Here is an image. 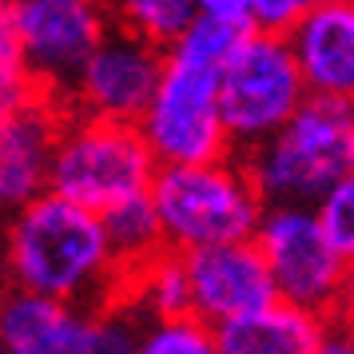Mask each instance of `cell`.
I'll return each instance as SVG.
<instances>
[{
    "label": "cell",
    "instance_id": "cell-1",
    "mask_svg": "<svg viewBox=\"0 0 354 354\" xmlns=\"http://www.w3.org/2000/svg\"><path fill=\"white\" fill-rule=\"evenodd\" d=\"M0 267L17 290L88 310L108 306L115 290L128 287L104 215L56 192H44L8 215L0 231Z\"/></svg>",
    "mask_w": 354,
    "mask_h": 354
},
{
    "label": "cell",
    "instance_id": "cell-2",
    "mask_svg": "<svg viewBox=\"0 0 354 354\" xmlns=\"http://www.w3.org/2000/svg\"><path fill=\"white\" fill-rule=\"evenodd\" d=\"M247 24L199 17L171 48H163V76L151 108L140 120L147 147L160 167L207 163L231 151L223 124V72L247 40Z\"/></svg>",
    "mask_w": 354,
    "mask_h": 354
},
{
    "label": "cell",
    "instance_id": "cell-3",
    "mask_svg": "<svg viewBox=\"0 0 354 354\" xmlns=\"http://www.w3.org/2000/svg\"><path fill=\"white\" fill-rule=\"evenodd\" d=\"M247 171L267 207H319L330 187L354 176V100L310 96L267 144L247 151Z\"/></svg>",
    "mask_w": 354,
    "mask_h": 354
},
{
    "label": "cell",
    "instance_id": "cell-4",
    "mask_svg": "<svg viewBox=\"0 0 354 354\" xmlns=\"http://www.w3.org/2000/svg\"><path fill=\"white\" fill-rule=\"evenodd\" d=\"M151 203L160 211L167 251L192 255L219 243L255 239L267 199L259 195L247 163L207 160V163H171L160 167L151 183Z\"/></svg>",
    "mask_w": 354,
    "mask_h": 354
},
{
    "label": "cell",
    "instance_id": "cell-5",
    "mask_svg": "<svg viewBox=\"0 0 354 354\" xmlns=\"http://www.w3.org/2000/svg\"><path fill=\"white\" fill-rule=\"evenodd\" d=\"M160 176V160L147 147L140 124L72 115L60 128L52 160V192L88 211H112L136 195H147Z\"/></svg>",
    "mask_w": 354,
    "mask_h": 354
},
{
    "label": "cell",
    "instance_id": "cell-6",
    "mask_svg": "<svg viewBox=\"0 0 354 354\" xmlns=\"http://www.w3.org/2000/svg\"><path fill=\"white\" fill-rule=\"evenodd\" d=\"M219 100H223V124L231 147L251 151V147L267 144L310 100V88L299 72L287 36L251 28L223 72Z\"/></svg>",
    "mask_w": 354,
    "mask_h": 354
},
{
    "label": "cell",
    "instance_id": "cell-7",
    "mask_svg": "<svg viewBox=\"0 0 354 354\" xmlns=\"http://www.w3.org/2000/svg\"><path fill=\"white\" fill-rule=\"evenodd\" d=\"M255 243L271 267L279 303L303 306L310 315H330L342 306L351 263L338 255L315 207H295V203L267 207Z\"/></svg>",
    "mask_w": 354,
    "mask_h": 354
},
{
    "label": "cell",
    "instance_id": "cell-8",
    "mask_svg": "<svg viewBox=\"0 0 354 354\" xmlns=\"http://www.w3.org/2000/svg\"><path fill=\"white\" fill-rule=\"evenodd\" d=\"M163 76V48L144 36L112 28L100 40V48L84 60L76 80L68 88V100L80 115L140 124L151 108V96Z\"/></svg>",
    "mask_w": 354,
    "mask_h": 354
},
{
    "label": "cell",
    "instance_id": "cell-9",
    "mask_svg": "<svg viewBox=\"0 0 354 354\" xmlns=\"http://www.w3.org/2000/svg\"><path fill=\"white\" fill-rule=\"evenodd\" d=\"M17 24L32 80L48 92H68L84 60L115 28L104 0H17Z\"/></svg>",
    "mask_w": 354,
    "mask_h": 354
},
{
    "label": "cell",
    "instance_id": "cell-10",
    "mask_svg": "<svg viewBox=\"0 0 354 354\" xmlns=\"http://www.w3.org/2000/svg\"><path fill=\"white\" fill-rule=\"evenodd\" d=\"M183 263L192 279V315L215 330L279 303L271 267L255 239L203 247V251L183 255Z\"/></svg>",
    "mask_w": 354,
    "mask_h": 354
},
{
    "label": "cell",
    "instance_id": "cell-11",
    "mask_svg": "<svg viewBox=\"0 0 354 354\" xmlns=\"http://www.w3.org/2000/svg\"><path fill=\"white\" fill-rule=\"evenodd\" d=\"M64 120L40 96L0 108V211H20L24 203L52 192V160Z\"/></svg>",
    "mask_w": 354,
    "mask_h": 354
},
{
    "label": "cell",
    "instance_id": "cell-12",
    "mask_svg": "<svg viewBox=\"0 0 354 354\" xmlns=\"http://www.w3.org/2000/svg\"><path fill=\"white\" fill-rule=\"evenodd\" d=\"M100 310L8 287L0 295V354H92Z\"/></svg>",
    "mask_w": 354,
    "mask_h": 354
},
{
    "label": "cell",
    "instance_id": "cell-13",
    "mask_svg": "<svg viewBox=\"0 0 354 354\" xmlns=\"http://www.w3.org/2000/svg\"><path fill=\"white\" fill-rule=\"evenodd\" d=\"M310 96L354 100V0H330L287 32Z\"/></svg>",
    "mask_w": 354,
    "mask_h": 354
},
{
    "label": "cell",
    "instance_id": "cell-14",
    "mask_svg": "<svg viewBox=\"0 0 354 354\" xmlns=\"http://www.w3.org/2000/svg\"><path fill=\"white\" fill-rule=\"evenodd\" d=\"M326 322L303 306L271 303L259 315L231 322L219 330L223 354H319Z\"/></svg>",
    "mask_w": 354,
    "mask_h": 354
},
{
    "label": "cell",
    "instance_id": "cell-15",
    "mask_svg": "<svg viewBox=\"0 0 354 354\" xmlns=\"http://www.w3.org/2000/svg\"><path fill=\"white\" fill-rule=\"evenodd\" d=\"M104 231L112 239V251L124 274H136L140 267H147L151 259H160L167 251V235H163L160 211L151 203V192L104 211Z\"/></svg>",
    "mask_w": 354,
    "mask_h": 354
},
{
    "label": "cell",
    "instance_id": "cell-16",
    "mask_svg": "<svg viewBox=\"0 0 354 354\" xmlns=\"http://www.w3.org/2000/svg\"><path fill=\"white\" fill-rule=\"evenodd\" d=\"M128 303L144 319H183L192 315V279L179 251H163L147 267L128 274Z\"/></svg>",
    "mask_w": 354,
    "mask_h": 354
},
{
    "label": "cell",
    "instance_id": "cell-17",
    "mask_svg": "<svg viewBox=\"0 0 354 354\" xmlns=\"http://www.w3.org/2000/svg\"><path fill=\"white\" fill-rule=\"evenodd\" d=\"M104 8L115 28L144 36L160 48H171L199 20L195 0H104Z\"/></svg>",
    "mask_w": 354,
    "mask_h": 354
},
{
    "label": "cell",
    "instance_id": "cell-18",
    "mask_svg": "<svg viewBox=\"0 0 354 354\" xmlns=\"http://www.w3.org/2000/svg\"><path fill=\"white\" fill-rule=\"evenodd\" d=\"M140 354H223L219 330L195 315L183 319H147L140 335Z\"/></svg>",
    "mask_w": 354,
    "mask_h": 354
},
{
    "label": "cell",
    "instance_id": "cell-19",
    "mask_svg": "<svg viewBox=\"0 0 354 354\" xmlns=\"http://www.w3.org/2000/svg\"><path fill=\"white\" fill-rule=\"evenodd\" d=\"M36 96V80L17 24V0H0V108Z\"/></svg>",
    "mask_w": 354,
    "mask_h": 354
},
{
    "label": "cell",
    "instance_id": "cell-20",
    "mask_svg": "<svg viewBox=\"0 0 354 354\" xmlns=\"http://www.w3.org/2000/svg\"><path fill=\"white\" fill-rule=\"evenodd\" d=\"M144 322L147 319L131 303H108V306H100L96 351H92V354H140Z\"/></svg>",
    "mask_w": 354,
    "mask_h": 354
},
{
    "label": "cell",
    "instance_id": "cell-21",
    "mask_svg": "<svg viewBox=\"0 0 354 354\" xmlns=\"http://www.w3.org/2000/svg\"><path fill=\"white\" fill-rule=\"evenodd\" d=\"M315 211H319L330 243L338 247V255L354 263V176H346L338 187H330Z\"/></svg>",
    "mask_w": 354,
    "mask_h": 354
},
{
    "label": "cell",
    "instance_id": "cell-22",
    "mask_svg": "<svg viewBox=\"0 0 354 354\" xmlns=\"http://www.w3.org/2000/svg\"><path fill=\"white\" fill-rule=\"evenodd\" d=\"M330 0H259V12H255V28H267V32H283L287 36L306 12H315Z\"/></svg>",
    "mask_w": 354,
    "mask_h": 354
},
{
    "label": "cell",
    "instance_id": "cell-23",
    "mask_svg": "<svg viewBox=\"0 0 354 354\" xmlns=\"http://www.w3.org/2000/svg\"><path fill=\"white\" fill-rule=\"evenodd\" d=\"M195 8H199V17L231 20V24H247V28H255L259 0H195Z\"/></svg>",
    "mask_w": 354,
    "mask_h": 354
},
{
    "label": "cell",
    "instance_id": "cell-24",
    "mask_svg": "<svg viewBox=\"0 0 354 354\" xmlns=\"http://www.w3.org/2000/svg\"><path fill=\"white\" fill-rule=\"evenodd\" d=\"M319 354H354V319L326 322V335H322Z\"/></svg>",
    "mask_w": 354,
    "mask_h": 354
},
{
    "label": "cell",
    "instance_id": "cell-25",
    "mask_svg": "<svg viewBox=\"0 0 354 354\" xmlns=\"http://www.w3.org/2000/svg\"><path fill=\"white\" fill-rule=\"evenodd\" d=\"M342 306H346V315L354 319V263H351V279H346V299H342Z\"/></svg>",
    "mask_w": 354,
    "mask_h": 354
}]
</instances>
